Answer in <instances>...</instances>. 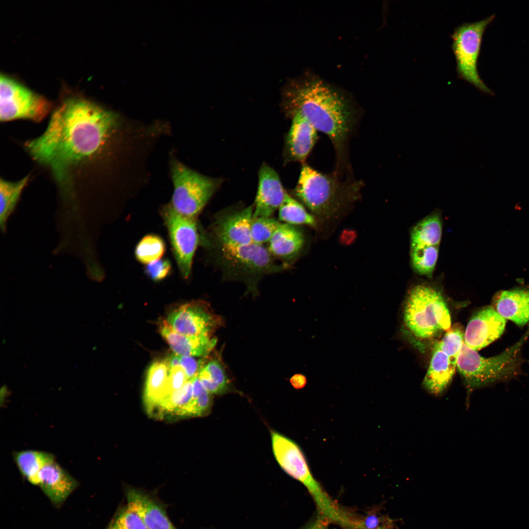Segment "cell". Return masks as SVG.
<instances>
[{
	"instance_id": "6",
	"label": "cell",
	"mask_w": 529,
	"mask_h": 529,
	"mask_svg": "<svg viewBox=\"0 0 529 529\" xmlns=\"http://www.w3.org/2000/svg\"><path fill=\"white\" fill-rule=\"evenodd\" d=\"M216 264L227 279L239 280L246 285L247 292L257 293L258 284L266 274L278 272L286 268L275 261L264 245L251 243L229 246L211 242Z\"/></svg>"
},
{
	"instance_id": "34",
	"label": "cell",
	"mask_w": 529,
	"mask_h": 529,
	"mask_svg": "<svg viewBox=\"0 0 529 529\" xmlns=\"http://www.w3.org/2000/svg\"><path fill=\"white\" fill-rule=\"evenodd\" d=\"M106 529H148L142 519L126 507L121 509Z\"/></svg>"
},
{
	"instance_id": "30",
	"label": "cell",
	"mask_w": 529,
	"mask_h": 529,
	"mask_svg": "<svg viewBox=\"0 0 529 529\" xmlns=\"http://www.w3.org/2000/svg\"><path fill=\"white\" fill-rule=\"evenodd\" d=\"M439 251L437 245L410 246L412 267L418 274L430 276L436 265Z\"/></svg>"
},
{
	"instance_id": "14",
	"label": "cell",
	"mask_w": 529,
	"mask_h": 529,
	"mask_svg": "<svg viewBox=\"0 0 529 529\" xmlns=\"http://www.w3.org/2000/svg\"><path fill=\"white\" fill-rule=\"evenodd\" d=\"M506 319L488 306L477 312L464 331V343L476 351L497 339L503 333Z\"/></svg>"
},
{
	"instance_id": "9",
	"label": "cell",
	"mask_w": 529,
	"mask_h": 529,
	"mask_svg": "<svg viewBox=\"0 0 529 529\" xmlns=\"http://www.w3.org/2000/svg\"><path fill=\"white\" fill-rule=\"evenodd\" d=\"M174 191L170 207L178 213L196 218L220 184V180L203 175L175 162L172 167Z\"/></svg>"
},
{
	"instance_id": "15",
	"label": "cell",
	"mask_w": 529,
	"mask_h": 529,
	"mask_svg": "<svg viewBox=\"0 0 529 529\" xmlns=\"http://www.w3.org/2000/svg\"><path fill=\"white\" fill-rule=\"evenodd\" d=\"M276 172L264 164L259 171V183L253 217H270L287 194Z\"/></svg>"
},
{
	"instance_id": "3",
	"label": "cell",
	"mask_w": 529,
	"mask_h": 529,
	"mask_svg": "<svg viewBox=\"0 0 529 529\" xmlns=\"http://www.w3.org/2000/svg\"><path fill=\"white\" fill-rule=\"evenodd\" d=\"M363 186L352 176L325 173L304 163L293 193L314 216L327 219L357 200Z\"/></svg>"
},
{
	"instance_id": "10",
	"label": "cell",
	"mask_w": 529,
	"mask_h": 529,
	"mask_svg": "<svg viewBox=\"0 0 529 529\" xmlns=\"http://www.w3.org/2000/svg\"><path fill=\"white\" fill-rule=\"evenodd\" d=\"M51 102L15 78L5 74L0 78V120L25 119L42 121L50 112Z\"/></svg>"
},
{
	"instance_id": "1",
	"label": "cell",
	"mask_w": 529,
	"mask_h": 529,
	"mask_svg": "<svg viewBox=\"0 0 529 529\" xmlns=\"http://www.w3.org/2000/svg\"><path fill=\"white\" fill-rule=\"evenodd\" d=\"M119 123L117 116L81 95L62 98L44 132L28 141L32 158L50 168L60 188L75 191L100 157Z\"/></svg>"
},
{
	"instance_id": "22",
	"label": "cell",
	"mask_w": 529,
	"mask_h": 529,
	"mask_svg": "<svg viewBox=\"0 0 529 529\" xmlns=\"http://www.w3.org/2000/svg\"><path fill=\"white\" fill-rule=\"evenodd\" d=\"M493 303V307L503 317L519 326L529 321V290L503 291L494 298Z\"/></svg>"
},
{
	"instance_id": "8",
	"label": "cell",
	"mask_w": 529,
	"mask_h": 529,
	"mask_svg": "<svg viewBox=\"0 0 529 529\" xmlns=\"http://www.w3.org/2000/svg\"><path fill=\"white\" fill-rule=\"evenodd\" d=\"M494 18L492 15L478 22L463 23L455 28L451 35L458 77L490 95L493 92L480 76L477 64L483 33Z\"/></svg>"
},
{
	"instance_id": "19",
	"label": "cell",
	"mask_w": 529,
	"mask_h": 529,
	"mask_svg": "<svg viewBox=\"0 0 529 529\" xmlns=\"http://www.w3.org/2000/svg\"><path fill=\"white\" fill-rule=\"evenodd\" d=\"M126 496L127 507L139 516L148 529H176L164 509L148 495L130 488Z\"/></svg>"
},
{
	"instance_id": "20",
	"label": "cell",
	"mask_w": 529,
	"mask_h": 529,
	"mask_svg": "<svg viewBox=\"0 0 529 529\" xmlns=\"http://www.w3.org/2000/svg\"><path fill=\"white\" fill-rule=\"evenodd\" d=\"M456 369L457 363L444 353L436 342L423 381L424 388L433 395H441L451 383Z\"/></svg>"
},
{
	"instance_id": "41",
	"label": "cell",
	"mask_w": 529,
	"mask_h": 529,
	"mask_svg": "<svg viewBox=\"0 0 529 529\" xmlns=\"http://www.w3.org/2000/svg\"><path fill=\"white\" fill-rule=\"evenodd\" d=\"M327 521L320 516L310 522L304 529H330Z\"/></svg>"
},
{
	"instance_id": "35",
	"label": "cell",
	"mask_w": 529,
	"mask_h": 529,
	"mask_svg": "<svg viewBox=\"0 0 529 529\" xmlns=\"http://www.w3.org/2000/svg\"><path fill=\"white\" fill-rule=\"evenodd\" d=\"M211 394L205 389L197 396L192 397L188 407L187 416L204 415L210 411L212 406Z\"/></svg>"
},
{
	"instance_id": "23",
	"label": "cell",
	"mask_w": 529,
	"mask_h": 529,
	"mask_svg": "<svg viewBox=\"0 0 529 529\" xmlns=\"http://www.w3.org/2000/svg\"><path fill=\"white\" fill-rule=\"evenodd\" d=\"M169 370L166 360L155 361L149 367L145 383L144 400L149 413L168 395Z\"/></svg>"
},
{
	"instance_id": "39",
	"label": "cell",
	"mask_w": 529,
	"mask_h": 529,
	"mask_svg": "<svg viewBox=\"0 0 529 529\" xmlns=\"http://www.w3.org/2000/svg\"><path fill=\"white\" fill-rule=\"evenodd\" d=\"M180 363L189 380L197 375L202 368L201 361L193 357L180 356Z\"/></svg>"
},
{
	"instance_id": "27",
	"label": "cell",
	"mask_w": 529,
	"mask_h": 529,
	"mask_svg": "<svg viewBox=\"0 0 529 529\" xmlns=\"http://www.w3.org/2000/svg\"><path fill=\"white\" fill-rule=\"evenodd\" d=\"M279 218L284 223L293 225H306L317 227L315 216L309 213L305 207L288 193L279 207Z\"/></svg>"
},
{
	"instance_id": "37",
	"label": "cell",
	"mask_w": 529,
	"mask_h": 529,
	"mask_svg": "<svg viewBox=\"0 0 529 529\" xmlns=\"http://www.w3.org/2000/svg\"><path fill=\"white\" fill-rule=\"evenodd\" d=\"M390 521L382 515L380 509L376 507L360 519L357 529H381Z\"/></svg>"
},
{
	"instance_id": "32",
	"label": "cell",
	"mask_w": 529,
	"mask_h": 529,
	"mask_svg": "<svg viewBox=\"0 0 529 529\" xmlns=\"http://www.w3.org/2000/svg\"><path fill=\"white\" fill-rule=\"evenodd\" d=\"M438 343L441 350L453 361L457 363L464 343V330L459 324H455L446 331Z\"/></svg>"
},
{
	"instance_id": "33",
	"label": "cell",
	"mask_w": 529,
	"mask_h": 529,
	"mask_svg": "<svg viewBox=\"0 0 529 529\" xmlns=\"http://www.w3.org/2000/svg\"><path fill=\"white\" fill-rule=\"evenodd\" d=\"M280 222L270 217H253L250 236L253 243L263 245L268 242Z\"/></svg>"
},
{
	"instance_id": "21",
	"label": "cell",
	"mask_w": 529,
	"mask_h": 529,
	"mask_svg": "<svg viewBox=\"0 0 529 529\" xmlns=\"http://www.w3.org/2000/svg\"><path fill=\"white\" fill-rule=\"evenodd\" d=\"M161 334L176 354L200 357L207 355L214 347L216 340L211 336H189L174 331L165 321L161 326Z\"/></svg>"
},
{
	"instance_id": "12",
	"label": "cell",
	"mask_w": 529,
	"mask_h": 529,
	"mask_svg": "<svg viewBox=\"0 0 529 529\" xmlns=\"http://www.w3.org/2000/svg\"><path fill=\"white\" fill-rule=\"evenodd\" d=\"M166 322L175 332L189 336H211L221 323L219 317L200 301L180 306L168 314Z\"/></svg>"
},
{
	"instance_id": "16",
	"label": "cell",
	"mask_w": 529,
	"mask_h": 529,
	"mask_svg": "<svg viewBox=\"0 0 529 529\" xmlns=\"http://www.w3.org/2000/svg\"><path fill=\"white\" fill-rule=\"evenodd\" d=\"M38 486L54 506L63 505L78 486V481L55 460L44 466L38 476Z\"/></svg>"
},
{
	"instance_id": "18",
	"label": "cell",
	"mask_w": 529,
	"mask_h": 529,
	"mask_svg": "<svg viewBox=\"0 0 529 529\" xmlns=\"http://www.w3.org/2000/svg\"><path fill=\"white\" fill-rule=\"evenodd\" d=\"M305 244V236L295 225L280 223L268 242L269 252L281 260L287 267L300 254Z\"/></svg>"
},
{
	"instance_id": "4",
	"label": "cell",
	"mask_w": 529,
	"mask_h": 529,
	"mask_svg": "<svg viewBox=\"0 0 529 529\" xmlns=\"http://www.w3.org/2000/svg\"><path fill=\"white\" fill-rule=\"evenodd\" d=\"M271 438L273 455L279 466L305 486L315 502L319 515L330 523L343 525L348 519V511L334 501L313 477L300 447L275 431L271 432Z\"/></svg>"
},
{
	"instance_id": "38",
	"label": "cell",
	"mask_w": 529,
	"mask_h": 529,
	"mask_svg": "<svg viewBox=\"0 0 529 529\" xmlns=\"http://www.w3.org/2000/svg\"><path fill=\"white\" fill-rule=\"evenodd\" d=\"M189 380L181 366L170 368L168 379V395L182 387Z\"/></svg>"
},
{
	"instance_id": "40",
	"label": "cell",
	"mask_w": 529,
	"mask_h": 529,
	"mask_svg": "<svg viewBox=\"0 0 529 529\" xmlns=\"http://www.w3.org/2000/svg\"><path fill=\"white\" fill-rule=\"evenodd\" d=\"M289 382L292 386L296 389H301L306 385L308 380L307 377L303 374L296 373L292 375L289 379Z\"/></svg>"
},
{
	"instance_id": "5",
	"label": "cell",
	"mask_w": 529,
	"mask_h": 529,
	"mask_svg": "<svg viewBox=\"0 0 529 529\" xmlns=\"http://www.w3.org/2000/svg\"><path fill=\"white\" fill-rule=\"evenodd\" d=\"M529 337V328L520 340L500 354L484 358L464 343L457 360V369L468 393L497 382L506 381L521 372V350Z\"/></svg>"
},
{
	"instance_id": "7",
	"label": "cell",
	"mask_w": 529,
	"mask_h": 529,
	"mask_svg": "<svg viewBox=\"0 0 529 529\" xmlns=\"http://www.w3.org/2000/svg\"><path fill=\"white\" fill-rule=\"evenodd\" d=\"M404 321L409 331L421 339L432 338L451 327L447 304L436 289L418 285L409 291L404 307Z\"/></svg>"
},
{
	"instance_id": "25",
	"label": "cell",
	"mask_w": 529,
	"mask_h": 529,
	"mask_svg": "<svg viewBox=\"0 0 529 529\" xmlns=\"http://www.w3.org/2000/svg\"><path fill=\"white\" fill-rule=\"evenodd\" d=\"M192 398V379L180 388L174 391L161 400L151 412L157 409L159 416L165 413L179 416H187L188 408Z\"/></svg>"
},
{
	"instance_id": "29",
	"label": "cell",
	"mask_w": 529,
	"mask_h": 529,
	"mask_svg": "<svg viewBox=\"0 0 529 529\" xmlns=\"http://www.w3.org/2000/svg\"><path fill=\"white\" fill-rule=\"evenodd\" d=\"M28 181V176L16 182L1 179L0 182V219L1 228L14 208L20 195Z\"/></svg>"
},
{
	"instance_id": "26",
	"label": "cell",
	"mask_w": 529,
	"mask_h": 529,
	"mask_svg": "<svg viewBox=\"0 0 529 529\" xmlns=\"http://www.w3.org/2000/svg\"><path fill=\"white\" fill-rule=\"evenodd\" d=\"M442 236V223L436 215H433L421 220L412 228L410 234V246H439Z\"/></svg>"
},
{
	"instance_id": "42",
	"label": "cell",
	"mask_w": 529,
	"mask_h": 529,
	"mask_svg": "<svg viewBox=\"0 0 529 529\" xmlns=\"http://www.w3.org/2000/svg\"><path fill=\"white\" fill-rule=\"evenodd\" d=\"M169 368L180 366V355L174 354L166 360Z\"/></svg>"
},
{
	"instance_id": "28",
	"label": "cell",
	"mask_w": 529,
	"mask_h": 529,
	"mask_svg": "<svg viewBox=\"0 0 529 529\" xmlns=\"http://www.w3.org/2000/svg\"><path fill=\"white\" fill-rule=\"evenodd\" d=\"M205 389L211 394H221L227 391L229 380L222 365L217 360L209 361L198 374Z\"/></svg>"
},
{
	"instance_id": "24",
	"label": "cell",
	"mask_w": 529,
	"mask_h": 529,
	"mask_svg": "<svg viewBox=\"0 0 529 529\" xmlns=\"http://www.w3.org/2000/svg\"><path fill=\"white\" fill-rule=\"evenodd\" d=\"M13 457L21 475L34 485H38L39 474L42 468L55 460L54 456L51 453L33 450L15 452Z\"/></svg>"
},
{
	"instance_id": "31",
	"label": "cell",
	"mask_w": 529,
	"mask_h": 529,
	"mask_svg": "<svg viewBox=\"0 0 529 529\" xmlns=\"http://www.w3.org/2000/svg\"><path fill=\"white\" fill-rule=\"evenodd\" d=\"M165 250V243L160 237L148 235L138 242L135 254L139 262L148 264L159 260L164 255Z\"/></svg>"
},
{
	"instance_id": "17",
	"label": "cell",
	"mask_w": 529,
	"mask_h": 529,
	"mask_svg": "<svg viewBox=\"0 0 529 529\" xmlns=\"http://www.w3.org/2000/svg\"><path fill=\"white\" fill-rule=\"evenodd\" d=\"M287 134L285 144L286 162L305 163L318 138L317 131L305 118L296 115Z\"/></svg>"
},
{
	"instance_id": "13",
	"label": "cell",
	"mask_w": 529,
	"mask_h": 529,
	"mask_svg": "<svg viewBox=\"0 0 529 529\" xmlns=\"http://www.w3.org/2000/svg\"><path fill=\"white\" fill-rule=\"evenodd\" d=\"M253 209L252 205L220 212L212 225L213 240L210 242L229 246L245 245L252 243L250 226Z\"/></svg>"
},
{
	"instance_id": "36",
	"label": "cell",
	"mask_w": 529,
	"mask_h": 529,
	"mask_svg": "<svg viewBox=\"0 0 529 529\" xmlns=\"http://www.w3.org/2000/svg\"><path fill=\"white\" fill-rule=\"evenodd\" d=\"M171 270V264L168 259L157 260L147 264L145 268L146 275L154 282L164 280L168 276Z\"/></svg>"
},
{
	"instance_id": "2",
	"label": "cell",
	"mask_w": 529,
	"mask_h": 529,
	"mask_svg": "<svg viewBox=\"0 0 529 529\" xmlns=\"http://www.w3.org/2000/svg\"><path fill=\"white\" fill-rule=\"evenodd\" d=\"M282 103L288 117H303L329 138L336 153L335 172L341 175L352 174L349 145L359 123L360 114L350 101L321 80L305 77L286 85Z\"/></svg>"
},
{
	"instance_id": "11",
	"label": "cell",
	"mask_w": 529,
	"mask_h": 529,
	"mask_svg": "<svg viewBox=\"0 0 529 529\" xmlns=\"http://www.w3.org/2000/svg\"><path fill=\"white\" fill-rule=\"evenodd\" d=\"M162 216L179 270L183 278L187 279L198 243L196 218L178 213L169 204L163 209Z\"/></svg>"
}]
</instances>
